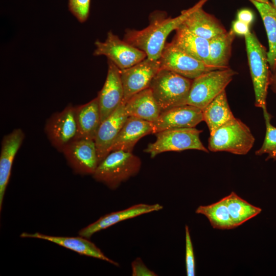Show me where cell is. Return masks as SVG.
I'll return each instance as SVG.
<instances>
[{
  "mask_svg": "<svg viewBox=\"0 0 276 276\" xmlns=\"http://www.w3.org/2000/svg\"><path fill=\"white\" fill-rule=\"evenodd\" d=\"M125 109L128 117L137 118L153 123L161 113L150 87L132 96L125 103Z\"/></svg>",
  "mask_w": 276,
  "mask_h": 276,
  "instance_id": "obj_21",
  "label": "cell"
},
{
  "mask_svg": "<svg viewBox=\"0 0 276 276\" xmlns=\"http://www.w3.org/2000/svg\"><path fill=\"white\" fill-rule=\"evenodd\" d=\"M124 89L120 70L108 60V71L105 82L97 96L101 122L113 112L122 103Z\"/></svg>",
  "mask_w": 276,
  "mask_h": 276,
  "instance_id": "obj_13",
  "label": "cell"
},
{
  "mask_svg": "<svg viewBox=\"0 0 276 276\" xmlns=\"http://www.w3.org/2000/svg\"><path fill=\"white\" fill-rule=\"evenodd\" d=\"M271 4L276 10V0H271Z\"/></svg>",
  "mask_w": 276,
  "mask_h": 276,
  "instance_id": "obj_36",
  "label": "cell"
},
{
  "mask_svg": "<svg viewBox=\"0 0 276 276\" xmlns=\"http://www.w3.org/2000/svg\"><path fill=\"white\" fill-rule=\"evenodd\" d=\"M231 218L236 227L259 214L262 210L232 192L225 197Z\"/></svg>",
  "mask_w": 276,
  "mask_h": 276,
  "instance_id": "obj_28",
  "label": "cell"
},
{
  "mask_svg": "<svg viewBox=\"0 0 276 276\" xmlns=\"http://www.w3.org/2000/svg\"><path fill=\"white\" fill-rule=\"evenodd\" d=\"M150 134H154L153 123L128 117L113 142L110 152L121 150L132 152L137 142Z\"/></svg>",
  "mask_w": 276,
  "mask_h": 276,
  "instance_id": "obj_19",
  "label": "cell"
},
{
  "mask_svg": "<svg viewBox=\"0 0 276 276\" xmlns=\"http://www.w3.org/2000/svg\"><path fill=\"white\" fill-rule=\"evenodd\" d=\"M248 65L255 95V106L266 109L267 89L271 73L267 52L254 32L244 36Z\"/></svg>",
  "mask_w": 276,
  "mask_h": 276,
  "instance_id": "obj_4",
  "label": "cell"
},
{
  "mask_svg": "<svg viewBox=\"0 0 276 276\" xmlns=\"http://www.w3.org/2000/svg\"><path fill=\"white\" fill-rule=\"evenodd\" d=\"M236 34L231 28L229 31L209 40L210 64L217 70L228 68L232 47Z\"/></svg>",
  "mask_w": 276,
  "mask_h": 276,
  "instance_id": "obj_26",
  "label": "cell"
},
{
  "mask_svg": "<svg viewBox=\"0 0 276 276\" xmlns=\"http://www.w3.org/2000/svg\"><path fill=\"white\" fill-rule=\"evenodd\" d=\"M141 165L140 158L131 152L112 151L100 162L92 176L96 180L114 190L136 175Z\"/></svg>",
  "mask_w": 276,
  "mask_h": 276,
  "instance_id": "obj_2",
  "label": "cell"
},
{
  "mask_svg": "<svg viewBox=\"0 0 276 276\" xmlns=\"http://www.w3.org/2000/svg\"><path fill=\"white\" fill-rule=\"evenodd\" d=\"M44 131L52 146L62 152L77 138L75 107L69 104L62 111L53 114L46 122Z\"/></svg>",
  "mask_w": 276,
  "mask_h": 276,
  "instance_id": "obj_10",
  "label": "cell"
},
{
  "mask_svg": "<svg viewBox=\"0 0 276 276\" xmlns=\"http://www.w3.org/2000/svg\"><path fill=\"white\" fill-rule=\"evenodd\" d=\"M255 141L249 128L235 117L210 133L208 149L245 155L252 148Z\"/></svg>",
  "mask_w": 276,
  "mask_h": 276,
  "instance_id": "obj_3",
  "label": "cell"
},
{
  "mask_svg": "<svg viewBox=\"0 0 276 276\" xmlns=\"http://www.w3.org/2000/svg\"><path fill=\"white\" fill-rule=\"evenodd\" d=\"M77 139L95 140L101 124L97 97L89 102L75 106Z\"/></svg>",
  "mask_w": 276,
  "mask_h": 276,
  "instance_id": "obj_20",
  "label": "cell"
},
{
  "mask_svg": "<svg viewBox=\"0 0 276 276\" xmlns=\"http://www.w3.org/2000/svg\"><path fill=\"white\" fill-rule=\"evenodd\" d=\"M186 267L188 276L195 275V259L189 226H185Z\"/></svg>",
  "mask_w": 276,
  "mask_h": 276,
  "instance_id": "obj_31",
  "label": "cell"
},
{
  "mask_svg": "<svg viewBox=\"0 0 276 276\" xmlns=\"http://www.w3.org/2000/svg\"><path fill=\"white\" fill-rule=\"evenodd\" d=\"M237 73L226 68L206 72L192 80L185 105L203 110L226 87Z\"/></svg>",
  "mask_w": 276,
  "mask_h": 276,
  "instance_id": "obj_6",
  "label": "cell"
},
{
  "mask_svg": "<svg viewBox=\"0 0 276 276\" xmlns=\"http://www.w3.org/2000/svg\"><path fill=\"white\" fill-rule=\"evenodd\" d=\"M132 276H156L157 274L149 269L143 263L142 259L136 258L131 263Z\"/></svg>",
  "mask_w": 276,
  "mask_h": 276,
  "instance_id": "obj_32",
  "label": "cell"
},
{
  "mask_svg": "<svg viewBox=\"0 0 276 276\" xmlns=\"http://www.w3.org/2000/svg\"><path fill=\"white\" fill-rule=\"evenodd\" d=\"M203 121L202 110L190 105L174 107L162 111L154 122V134L171 129L194 128Z\"/></svg>",
  "mask_w": 276,
  "mask_h": 276,
  "instance_id": "obj_14",
  "label": "cell"
},
{
  "mask_svg": "<svg viewBox=\"0 0 276 276\" xmlns=\"http://www.w3.org/2000/svg\"><path fill=\"white\" fill-rule=\"evenodd\" d=\"M63 153L74 172L80 175H93L99 160L95 140L77 139L65 147Z\"/></svg>",
  "mask_w": 276,
  "mask_h": 276,
  "instance_id": "obj_11",
  "label": "cell"
},
{
  "mask_svg": "<svg viewBox=\"0 0 276 276\" xmlns=\"http://www.w3.org/2000/svg\"><path fill=\"white\" fill-rule=\"evenodd\" d=\"M94 56L104 55L120 70L129 68L147 58L145 52L131 45L111 31L107 33L104 42L98 40L95 42Z\"/></svg>",
  "mask_w": 276,
  "mask_h": 276,
  "instance_id": "obj_8",
  "label": "cell"
},
{
  "mask_svg": "<svg viewBox=\"0 0 276 276\" xmlns=\"http://www.w3.org/2000/svg\"><path fill=\"white\" fill-rule=\"evenodd\" d=\"M25 139L20 129H15L5 135L2 141L0 154V210H2L4 195L11 176L15 156Z\"/></svg>",
  "mask_w": 276,
  "mask_h": 276,
  "instance_id": "obj_18",
  "label": "cell"
},
{
  "mask_svg": "<svg viewBox=\"0 0 276 276\" xmlns=\"http://www.w3.org/2000/svg\"><path fill=\"white\" fill-rule=\"evenodd\" d=\"M232 30L236 34L239 35H246L249 31V25L238 19L233 22Z\"/></svg>",
  "mask_w": 276,
  "mask_h": 276,
  "instance_id": "obj_33",
  "label": "cell"
},
{
  "mask_svg": "<svg viewBox=\"0 0 276 276\" xmlns=\"http://www.w3.org/2000/svg\"><path fill=\"white\" fill-rule=\"evenodd\" d=\"M266 125V133L262 146L257 150L255 154L262 155L267 154L266 160L272 159L276 160V127L271 122V115L266 109L263 110Z\"/></svg>",
  "mask_w": 276,
  "mask_h": 276,
  "instance_id": "obj_29",
  "label": "cell"
},
{
  "mask_svg": "<svg viewBox=\"0 0 276 276\" xmlns=\"http://www.w3.org/2000/svg\"><path fill=\"white\" fill-rule=\"evenodd\" d=\"M172 42L192 57L212 66L210 64L209 40L193 34L181 24L176 29Z\"/></svg>",
  "mask_w": 276,
  "mask_h": 276,
  "instance_id": "obj_23",
  "label": "cell"
},
{
  "mask_svg": "<svg viewBox=\"0 0 276 276\" xmlns=\"http://www.w3.org/2000/svg\"><path fill=\"white\" fill-rule=\"evenodd\" d=\"M163 206L158 203H139L126 209L111 212L101 217L96 221L79 231V236L89 239L94 234L106 229L120 222L139 216L159 211Z\"/></svg>",
  "mask_w": 276,
  "mask_h": 276,
  "instance_id": "obj_15",
  "label": "cell"
},
{
  "mask_svg": "<svg viewBox=\"0 0 276 276\" xmlns=\"http://www.w3.org/2000/svg\"><path fill=\"white\" fill-rule=\"evenodd\" d=\"M159 60L160 69L172 71L191 80L216 70L192 57L172 42L165 44Z\"/></svg>",
  "mask_w": 276,
  "mask_h": 276,
  "instance_id": "obj_9",
  "label": "cell"
},
{
  "mask_svg": "<svg viewBox=\"0 0 276 276\" xmlns=\"http://www.w3.org/2000/svg\"><path fill=\"white\" fill-rule=\"evenodd\" d=\"M255 1L259 2H262V3H269V0H255Z\"/></svg>",
  "mask_w": 276,
  "mask_h": 276,
  "instance_id": "obj_37",
  "label": "cell"
},
{
  "mask_svg": "<svg viewBox=\"0 0 276 276\" xmlns=\"http://www.w3.org/2000/svg\"><path fill=\"white\" fill-rule=\"evenodd\" d=\"M208 1L200 0L194 6L183 10L175 17L153 19L148 27L141 30H127L124 40L145 52L147 58L158 60L170 33L176 30L194 10L203 6Z\"/></svg>",
  "mask_w": 276,
  "mask_h": 276,
  "instance_id": "obj_1",
  "label": "cell"
},
{
  "mask_svg": "<svg viewBox=\"0 0 276 276\" xmlns=\"http://www.w3.org/2000/svg\"><path fill=\"white\" fill-rule=\"evenodd\" d=\"M160 69L159 59L146 58L129 68L120 70L124 89L123 102L125 103L134 95L149 88Z\"/></svg>",
  "mask_w": 276,
  "mask_h": 276,
  "instance_id": "obj_12",
  "label": "cell"
},
{
  "mask_svg": "<svg viewBox=\"0 0 276 276\" xmlns=\"http://www.w3.org/2000/svg\"><path fill=\"white\" fill-rule=\"evenodd\" d=\"M192 80L172 71L160 69L152 79L151 88L161 112L185 105Z\"/></svg>",
  "mask_w": 276,
  "mask_h": 276,
  "instance_id": "obj_5",
  "label": "cell"
},
{
  "mask_svg": "<svg viewBox=\"0 0 276 276\" xmlns=\"http://www.w3.org/2000/svg\"><path fill=\"white\" fill-rule=\"evenodd\" d=\"M182 25L193 34L209 40L226 32L215 17L203 10L202 6L194 10Z\"/></svg>",
  "mask_w": 276,
  "mask_h": 276,
  "instance_id": "obj_22",
  "label": "cell"
},
{
  "mask_svg": "<svg viewBox=\"0 0 276 276\" xmlns=\"http://www.w3.org/2000/svg\"><path fill=\"white\" fill-rule=\"evenodd\" d=\"M205 216L214 228L231 229L236 227L230 215L225 197L207 205H200L195 211Z\"/></svg>",
  "mask_w": 276,
  "mask_h": 276,
  "instance_id": "obj_27",
  "label": "cell"
},
{
  "mask_svg": "<svg viewBox=\"0 0 276 276\" xmlns=\"http://www.w3.org/2000/svg\"><path fill=\"white\" fill-rule=\"evenodd\" d=\"M238 19L249 25L254 19V15L251 11L247 9L240 10L237 14Z\"/></svg>",
  "mask_w": 276,
  "mask_h": 276,
  "instance_id": "obj_34",
  "label": "cell"
},
{
  "mask_svg": "<svg viewBox=\"0 0 276 276\" xmlns=\"http://www.w3.org/2000/svg\"><path fill=\"white\" fill-rule=\"evenodd\" d=\"M128 117L122 103L100 126L95 139L99 163L110 152L111 146Z\"/></svg>",
  "mask_w": 276,
  "mask_h": 276,
  "instance_id": "obj_16",
  "label": "cell"
},
{
  "mask_svg": "<svg viewBox=\"0 0 276 276\" xmlns=\"http://www.w3.org/2000/svg\"><path fill=\"white\" fill-rule=\"evenodd\" d=\"M269 85L272 90L276 93V71L271 74Z\"/></svg>",
  "mask_w": 276,
  "mask_h": 276,
  "instance_id": "obj_35",
  "label": "cell"
},
{
  "mask_svg": "<svg viewBox=\"0 0 276 276\" xmlns=\"http://www.w3.org/2000/svg\"><path fill=\"white\" fill-rule=\"evenodd\" d=\"M20 237L49 241L75 251L79 254L105 261L116 266H119L118 262L106 256L101 250L93 242H91L89 239L81 236L79 237H61L48 235L40 233L24 232L21 234Z\"/></svg>",
  "mask_w": 276,
  "mask_h": 276,
  "instance_id": "obj_17",
  "label": "cell"
},
{
  "mask_svg": "<svg viewBox=\"0 0 276 276\" xmlns=\"http://www.w3.org/2000/svg\"><path fill=\"white\" fill-rule=\"evenodd\" d=\"M90 0H68V9L80 22H85L89 15Z\"/></svg>",
  "mask_w": 276,
  "mask_h": 276,
  "instance_id": "obj_30",
  "label": "cell"
},
{
  "mask_svg": "<svg viewBox=\"0 0 276 276\" xmlns=\"http://www.w3.org/2000/svg\"><path fill=\"white\" fill-rule=\"evenodd\" d=\"M256 8L263 20L268 40L267 52L269 68L276 71V10L271 3H262L248 0Z\"/></svg>",
  "mask_w": 276,
  "mask_h": 276,
  "instance_id": "obj_24",
  "label": "cell"
},
{
  "mask_svg": "<svg viewBox=\"0 0 276 276\" xmlns=\"http://www.w3.org/2000/svg\"><path fill=\"white\" fill-rule=\"evenodd\" d=\"M202 130L194 128H175L155 133L156 141L149 144L144 150L151 158L165 152L198 150L205 152L209 150L200 140Z\"/></svg>",
  "mask_w": 276,
  "mask_h": 276,
  "instance_id": "obj_7",
  "label": "cell"
},
{
  "mask_svg": "<svg viewBox=\"0 0 276 276\" xmlns=\"http://www.w3.org/2000/svg\"><path fill=\"white\" fill-rule=\"evenodd\" d=\"M203 121L210 133L235 118L229 107L225 90L217 96L202 110Z\"/></svg>",
  "mask_w": 276,
  "mask_h": 276,
  "instance_id": "obj_25",
  "label": "cell"
}]
</instances>
